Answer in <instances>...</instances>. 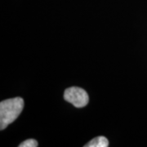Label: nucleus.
<instances>
[{"instance_id":"7ed1b4c3","label":"nucleus","mask_w":147,"mask_h":147,"mask_svg":"<svg viewBox=\"0 0 147 147\" xmlns=\"http://www.w3.org/2000/svg\"><path fill=\"white\" fill-rule=\"evenodd\" d=\"M85 147H108L109 146V141L105 137H95L92 141H90L87 145L84 146Z\"/></svg>"},{"instance_id":"20e7f679","label":"nucleus","mask_w":147,"mask_h":147,"mask_svg":"<svg viewBox=\"0 0 147 147\" xmlns=\"http://www.w3.org/2000/svg\"><path fill=\"white\" fill-rule=\"evenodd\" d=\"M38 146V142L34 139H28L26 141L23 142L21 145H19V147H37Z\"/></svg>"},{"instance_id":"f03ea898","label":"nucleus","mask_w":147,"mask_h":147,"mask_svg":"<svg viewBox=\"0 0 147 147\" xmlns=\"http://www.w3.org/2000/svg\"><path fill=\"white\" fill-rule=\"evenodd\" d=\"M64 99L78 108L86 106L89 101L87 92L78 87L69 88L65 90L64 93Z\"/></svg>"},{"instance_id":"f257e3e1","label":"nucleus","mask_w":147,"mask_h":147,"mask_svg":"<svg viewBox=\"0 0 147 147\" xmlns=\"http://www.w3.org/2000/svg\"><path fill=\"white\" fill-rule=\"evenodd\" d=\"M24 108V100L15 97L3 100L0 103V129L3 130L21 115Z\"/></svg>"}]
</instances>
